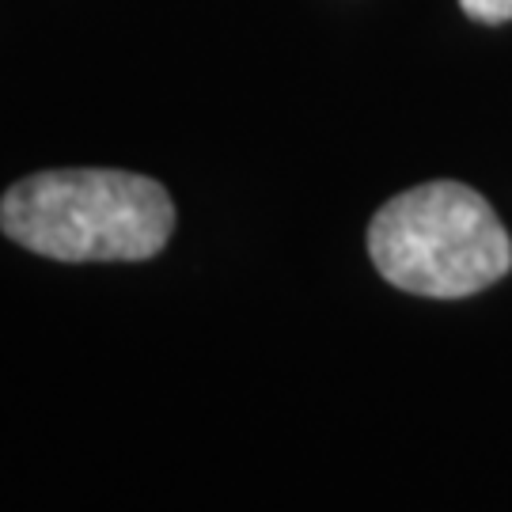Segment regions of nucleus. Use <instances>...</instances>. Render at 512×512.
<instances>
[{
    "label": "nucleus",
    "instance_id": "obj_1",
    "mask_svg": "<svg viewBox=\"0 0 512 512\" xmlns=\"http://www.w3.org/2000/svg\"><path fill=\"white\" fill-rule=\"evenodd\" d=\"M0 228L57 262H145L175 232V205L145 175L42 171L0 198Z\"/></svg>",
    "mask_w": 512,
    "mask_h": 512
},
{
    "label": "nucleus",
    "instance_id": "obj_2",
    "mask_svg": "<svg viewBox=\"0 0 512 512\" xmlns=\"http://www.w3.org/2000/svg\"><path fill=\"white\" fill-rule=\"evenodd\" d=\"M368 255L395 289L459 300L512 270V239L494 205L463 183L403 190L368 224Z\"/></svg>",
    "mask_w": 512,
    "mask_h": 512
},
{
    "label": "nucleus",
    "instance_id": "obj_3",
    "mask_svg": "<svg viewBox=\"0 0 512 512\" xmlns=\"http://www.w3.org/2000/svg\"><path fill=\"white\" fill-rule=\"evenodd\" d=\"M459 8L475 23H509L512 19V0H459Z\"/></svg>",
    "mask_w": 512,
    "mask_h": 512
}]
</instances>
